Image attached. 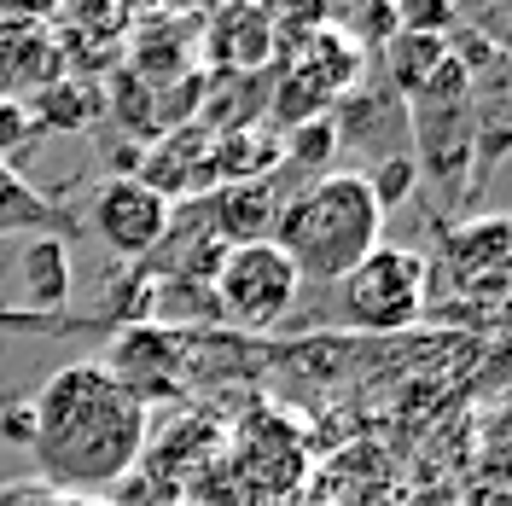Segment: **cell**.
Wrapping results in <instances>:
<instances>
[{"mask_svg": "<svg viewBox=\"0 0 512 506\" xmlns=\"http://www.w3.org/2000/svg\"><path fill=\"white\" fill-rule=\"evenodd\" d=\"M35 466L64 495H99L123 483L152 437V408L117 379L111 361H70L30 396Z\"/></svg>", "mask_w": 512, "mask_h": 506, "instance_id": "cell-1", "label": "cell"}, {"mask_svg": "<svg viewBox=\"0 0 512 506\" xmlns=\"http://www.w3.org/2000/svg\"><path fill=\"white\" fill-rule=\"evenodd\" d=\"M268 239L286 251L297 280L338 285L384 245V210L373 204L361 169H326L280 198Z\"/></svg>", "mask_w": 512, "mask_h": 506, "instance_id": "cell-2", "label": "cell"}, {"mask_svg": "<svg viewBox=\"0 0 512 506\" xmlns=\"http://www.w3.org/2000/svg\"><path fill=\"white\" fill-rule=\"evenodd\" d=\"M431 303V262L402 245H379L338 280V315L361 332H402Z\"/></svg>", "mask_w": 512, "mask_h": 506, "instance_id": "cell-3", "label": "cell"}, {"mask_svg": "<svg viewBox=\"0 0 512 506\" xmlns=\"http://www.w3.org/2000/svg\"><path fill=\"white\" fill-rule=\"evenodd\" d=\"M210 291H216L222 320L262 332V326H280L291 315L303 280H297V268L286 262V251L274 239H251V245H227L222 251L216 274H210Z\"/></svg>", "mask_w": 512, "mask_h": 506, "instance_id": "cell-4", "label": "cell"}, {"mask_svg": "<svg viewBox=\"0 0 512 506\" xmlns=\"http://www.w3.org/2000/svg\"><path fill=\"white\" fill-rule=\"evenodd\" d=\"M169 216H175V204H169L158 187H146L140 175H123V181L111 175V181H99L94 204H88V227H94V239L117 256V262H146V256L163 245Z\"/></svg>", "mask_w": 512, "mask_h": 506, "instance_id": "cell-5", "label": "cell"}, {"mask_svg": "<svg viewBox=\"0 0 512 506\" xmlns=\"http://www.w3.org/2000/svg\"><path fill=\"white\" fill-rule=\"evenodd\" d=\"M507 251H512V227L507 216H483V222H466V227H448L443 233V268L454 291L466 297H483L489 309L507 297Z\"/></svg>", "mask_w": 512, "mask_h": 506, "instance_id": "cell-6", "label": "cell"}, {"mask_svg": "<svg viewBox=\"0 0 512 506\" xmlns=\"http://www.w3.org/2000/svg\"><path fill=\"white\" fill-rule=\"evenodd\" d=\"M64 76V41L35 12H0V99L41 94Z\"/></svg>", "mask_w": 512, "mask_h": 506, "instance_id": "cell-7", "label": "cell"}, {"mask_svg": "<svg viewBox=\"0 0 512 506\" xmlns=\"http://www.w3.org/2000/svg\"><path fill=\"white\" fill-rule=\"evenodd\" d=\"M274 18L268 12H216L210 18V35H204V53L216 70H256V64L274 59Z\"/></svg>", "mask_w": 512, "mask_h": 506, "instance_id": "cell-8", "label": "cell"}, {"mask_svg": "<svg viewBox=\"0 0 512 506\" xmlns=\"http://www.w3.org/2000/svg\"><path fill=\"white\" fill-rule=\"evenodd\" d=\"M12 280H18V303L35 309V315H47V309H64L70 303V239H30L24 251H18V268H12Z\"/></svg>", "mask_w": 512, "mask_h": 506, "instance_id": "cell-9", "label": "cell"}, {"mask_svg": "<svg viewBox=\"0 0 512 506\" xmlns=\"http://www.w3.org/2000/svg\"><path fill=\"white\" fill-rule=\"evenodd\" d=\"M24 105H30L35 134H88L94 117H105V88H94V82H82V76L64 70L59 82H47Z\"/></svg>", "mask_w": 512, "mask_h": 506, "instance_id": "cell-10", "label": "cell"}, {"mask_svg": "<svg viewBox=\"0 0 512 506\" xmlns=\"http://www.w3.org/2000/svg\"><path fill=\"white\" fill-rule=\"evenodd\" d=\"M12 233H35V239H64L76 233V216H64L47 192H35L18 169L0 163V239Z\"/></svg>", "mask_w": 512, "mask_h": 506, "instance_id": "cell-11", "label": "cell"}, {"mask_svg": "<svg viewBox=\"0 0 512 506\" xmlns=\"http://www.w3.org/2000/svg\"><path fill=\"white\" fill-rule=\"evenodd\" d=\"M338 152V134H332V117H309V123L291 128V140H280V158L303 175H326V163Z\"/></svg>", "mask_w": 512, "mask_h": 506, "instance_id": "cell-12", "label": "cell"}, {"mask_svg": "<svg viewBox=\"0 0 512 506\" xmlns=\"http://www.w3.org/2000/svg\"><path fill=\"white\" fill-rule=\"evenodd\" d=\"M367 175V192H373V204H379L384 216L390 210H402L419 187V169H414V152L408 158H373V169H361Z\"/></svg>", "mask_w": 512, "mask_h": 506, "instance_id": "cell-13", "label": "cell"}, {"mask_svg": "<svg viewBox=\"0 0 512 506\" xmlns=\"http://www.w3.org/2000/svg\"><path fill=\"white\" fill-rule=\"evenodd\" d=\"M35 140H41V134H35V123H30V105H24V99H0V163L12 169Z\"/></svg>", "mask_w": 512, "mask_h": 506, "instance_id": "cell-14", "label": "cell"}, {"mask_svg": "<svg viewBox=\"0 0 512 506\" xmlns=\"http://www.w3.org/2000/svg\"><path fill=\"white\" fill-rule=\"evenodd\" d=\"M0 443H12V448H30L35 443V413H30V402H12V408L0 413Z\"/></svg>", "mask_w": 512, "mask_h": 506, "instance_id": "cell-15", "label": "cell"}]
</instances>
